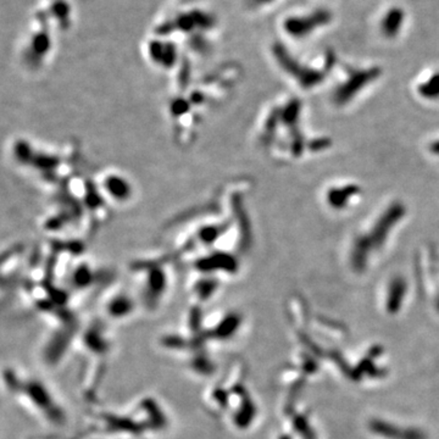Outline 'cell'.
<instances>
[{
	"label": "cell",
	"mask_w": 439,
	"mask_h": 439,
	"mask_svg": "<svg viewBox=\"0 0 439 439\" xmlns=\"http://www.w3.org/2000/svg\"><path fill=\"white\" fill-rule=\"evenodd\" d=\"M170 264V254H163L159 258L143 259L133 264V275L141 283L142 295L148 305L156 307L160 299L168 292Z\"/></svg>",
	"instance_id": "cell-1"
},
{
	"label": "cell",
	"mask_w": 439,
	"mask_h": 439,
	"mask_svg": "<svg viewBox=\"0 0 439 439\" xmlns=\"http://www.w3.org/2000/svg\"><path fill=\"white\" fill-rule=\"evenodd\" d=\"M99 191L109 205H126L134 197V187L126 175L116 170H105L94 178Z\"/></svg>",
	"instance_id": "cell-2"
},
{
	"label": "cell",
	"mask_w": 439,
	"mask_h": 439,
	"mask_svg": "<svg viewBox=\"0 0 439 439\" xmlns=\"http://www.w3.org/2000/svg\"><path fill=\"white\" fill-rule=\"evenodd\" d=\"M105 311L113 318H125L132 314L135 308L133 298L125 290H117L111 294L104 304Z\"/></svg>",
	"instance_id": "cell-3"
},
{
	"label": "cell",
	"mask_w": 439,
	"mask_h": 439,
	"mask_svg": "<svg viewBox=\"0 0 439 439\" xmlns=\"http://www.w3.org/2000/svg\"><path fill=\"white\" fill-rule=\"evenodd\" d=\"M148 57L151 63L156 66L162 67V70H170L177 64V50L170 43L154 42L148 49Z\"/></svg>",
	"instance_id": "cell-4"
},
{
	"label": "cell",
	"mask_w": 439,
	"mask_h": 439,
	"mask_svg": "<svg viewBox=\"0 0 439 439\" xmlns=\"http://www.w3.org/2000/svg\"><path fill=\"white\" fill-rule=\"evenodd\" d=\"M421 94L423 97H428V99H434L439 95V75L431 77L428 82L421 87Z\"/></svg>",
	"instance_id": "cell-5"
}]
</instances>
